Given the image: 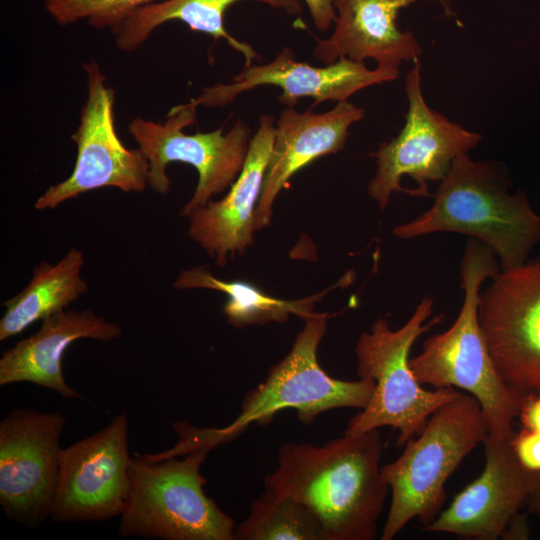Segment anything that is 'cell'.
Here are the masks:
<instances>
[{"mask_svg": "<svg viewBox=\"0 0 540 540\" xmlns=\"http://www.w3.org/2000/svg\"><path fill=\"white\" fill-rule=\"evenodd\" d=\"M364 114L363 108L348 101L324 113H314L312 107L302 113L292 107L281 111L256 210V231L270 224L274 201L289 179L314 160L341 151L350 126Z\"/></svg>", "mask_w": 540, "mask_h": 540, "instance_id": "obj_17", "label": "cell"}, {"mask_svg": "<svg viewBox=\"0 0 540 540\" xmlns=\"http://www.w3.org/2000/svg\"><path fill=\"white\" fill-rule=\"evenodd\" d=\"M482 473L458 493L424 531L449 533L464 539L496 540L502 536L529 492L530 471L517 459L511 439L488 434L483 441Z\"/></svg>", "mask_w": 540, "mask_h": 540, "instance_id": "obj_15", "label": "cell"}, {"mask_svg": "<svg viewBox=\"0 0 540 540\" xmlns=\"http://www.w3.org/2000/svg\"><path fill=\"white\" fill-rule=\"evenodd\" d=\"M196 109L190 101L173 107L164 122L135 117L128 126L148 161L147 183L154 192H169L171 180L166 167L171 162L189 164L198 172L196 189L181 209V217H188L233 184L243 168L251 140V131L243 121L236 122L226 134L223 126L210 132L185 134L183 129L196 120Z\"/></svg>", "mask_w": 540, "mask_h": 540, "instance_id": "obj_8", "label": "cell"}, {"mask_svg": "<svg viewBox=\"0 0 540 540\" xmlns=\"http://www.w3.org/2000/svg\"><path fill=\"white\" fill-rule=\"evenodd\" d=\"M310 12L315 27L325 32L332 22L336 20V10L334 0H303Z\"/></svg>", "mask_w": 540, "mask_h": 540, "instance_id": "obj_26", "label": "cell"}, {"mask_svg": "<svg viewBox=\"0 0 540 540\" xmlns=\"http://www.w3.org/2000/svg\"><path fill=\"white\" fill-rule=\"evenodd\" d=\"M84 254L71 248L55 264L41 262L33 270L26 287L2 303L5 307L0 320V341L21 334L38 320L65 310L88 290L81 277Z\"/></svg>", "mask_w": 540, "mask_h": 540, "instance_id": "obj_21", "label": "cell"}, {"mask_svg": "<svg viewBox=\"0 0 540 540\" xmlns=\"http://www.w3.org/2000/svg\"><path fill=\"white\" fill-rule=\"evenodd\" d=\"M131 461L126 413L63 448L52 521H103L120 516L130 490Z\"/></svg>", "mask_w": 540, "mask_h": 540, "instance_id": "obj_13", "label": "cell"}, {"mask_svg": "<svg viewBox=\"0 0 540 540\" xmlns=\"http://www.w3.org/2000/svg\"><path fill=\"white\" fill-rule=\"evenodd\" d=\"M434 301L425 296L399 329H392L386 318L376 319L356 343L359 378H370L375 389L368 405L347 424L344 434H360L389 426L399 431L397 446L418 435L431 414L460 395L453 387L427 390L410 367V351L416 340L443 321V315L426 320L433 313Z\"/></svg>", "mask_w": 540, "mask_h": 540, "instance_id": "obj_5", "label": "cell"}, {"mask_svg": "<svg viewBox=\"0 0 540 540\" xmlns=\"http://www.w3.org/2000/svg\"><path fill=\"white\" fill-rule=\"evenodd\" d=\"M119 325L89 309L63 310L42 320L37 332L4 351L0 358V385L29 382L57 392L66 399L81 395L65 381L62 360L68 347L79 339L112 341Z\"/></svg>", "mask_w": 540, "mask_h": 540, "instance_id": "obj_19", "label": "cell"}, {"mask_svg": "<svg viewBox=\"0 0 540 540\" xmlns=\"http://www.w3.org/2000/svg\"><path fill=\"white\" fill-rule=\"evenodd\" d=\"M350 279L348 274L336 285L321 293L298 300H283L265 293L253 283L243 280H221L206 267L198 266L180 272L173 287L179 290L210 289L224 293L227 300L223 311L228 323L233 327L243 328L270 322L285 323L290 315H296L304 320L314 313V305L318 300Z\"/></svg>", "mask_w": 540, "mask_h": 540, "instance_id": "obj_22", "label": "cell"}, {"mask_svg": "<svg viewBox=\"0 0 540 540\" xmlns=\"http://www.w3.org/2000/svg\"><path fill=\"white\" fill-rule=\"evenodd\" d=\"M408 111L399 134L382 142L369 155L376 159L377 169L368 184V194L384 210L394 192L417 197H432L429 181H441L452 162L468 153L482 140L480 134L431 109L421 88L418 60L405 81Z\"/></svg>", "mask_w": 540, "mask_h": 540, "instance_id": "obj_9", "label": "cell"}, {"mask_svg": "<svg viewBox=\"0 0 540 540\" xmlns=\"http://www.w3.org/2000/svg\"><path fill=\"white\" fill-rule=\"evenodd\" d=\"M477 399L460 393L438 407L402 454L381 466L391 504L381 540L393 539L412 519L426 527L441 513L445 483L462 460L488 436Z\"/></svg>", "mask_w": 540, "mask_h": 540, "instance_id": "obj_4", "label": "cell"}, {"mask_svg": "<svg viewBox=\"0 0 540 540\" xmlns=\"http://www.w3.org/2000/svg\"><path fill=\"white\" fill-rule=\"evenodd\" d=\"M378 429L344 434L322 446L287 441L265 490L310 509L329 540H373L390 491L381 475Z\"/></svg>", "mask_w": 540, "mask_h": 540, "instance_id": "obj_1", "label": "cell"}, {"mask_svg": "<svg viewBox=\"0 0 540 540\" xmlns=\"http://www.w3.org/2000/svg\"><path fill=\"white\" fill-rule=\"evenodd\" d=\"M508 185L503 167L496 162L461 154L432 194V206L396 226L393 234L405 240L437 232L464 234L488 246L500 270L519 266L540 241V215L524 191L509 194Z\"/></svg>", "mask_w": 540, "mask_h": 540, "instance_id": "obj_2", "label": "cell"}, {"mask_svg": "<svg viewBox=\"0 0 540 540\" xmlns=\"http://www.w3.org/2000/svg\"><path fill=\"white\" fill-rule=\"evenodd\" d=\"M480 292L479 324L502 379L540 393V258L499 270Z\"/></svg>", "mask_w": 540, "mask_h": 540, "instance_id": "obj_11", "label": "cell"}, {"mask_svg": "<svg viewBox=\"0 0 540 540\" xmlns=\"http://www.w3.org/2000/svg\"><path fill=\"white\" fill-rule=\"evenodd\" d=\"M519 416L525 429L540 433V393L526 398Z\"/></svg>", "mask_w": 540, "mask_h": 540, "instance_id": "obj_27", "label": "cell"}, {"mask_svg": "<svg viewBox=\"0 0 540 540\" xmlns=\"http://www.w3.org/2000/svg\"><path fill=\"white\" fill-rule=\"evenodd\" d=\"M211 451L132 458L130 490L118 534L164 540H234L235 522L204 491L202 463Z\"/></svg>", "mask_w": 540, "mask_h": 540, "instance_id": "obj_6", "label": "cell"}, {"mask_svg": "<svg viewBox=\"0 0 540 540\" xmlns=\"http://www.w3.org/2000/svg\"><path fill=\"white\" fill-rule=\"evenodd\" d=\"M328 318L326 313L314 312L303 320L304 327L288 354L269 368L262 383L244 395L236 419L224 428H214L219 443L231 441L252 422L269 425L281 410L294 409L299 421L310 425L323 412L368 405L375 389L372 379H336L319 364L317 350Z\"/></svg>", "mask_w": 540, "mask_h": 540, "instance_id": "obj_7", "label": "cell"}, {"mask_svg": "<svg viewBox=\"0 0 540 540\" xmlns=\"http://www.w3.org/2000/svg\"><path fill=\"white\" fill-rule=\"evenodd\" d=\"M526 504L529 512L540 515V472H530Z\"/></svg>", "mask_w": 540, "mask_h": 540, "instance_id": "obj_28", "label": "cell"}, {"mask_svg": "<svg viewBox=\"0 0 540 540\" xmlns=\"http://www.w3.org/2000/svg\"><path fill=\"white\" fill-rule=\"evenodd\" d=\"M234 540H329L317 516L300 502L265 490L235 527Z\"/></svg>", "mask_w": 540, "mask_h": 540, "instance_id": "obj_23", "label": "cell"}, {"mask_svg": "<svg viewBox=\"0 0 540 540\" xmlns=\"http://www.w3.org/2000/svg\"><path fill=\"white\" fill-rule=\"evenodd\" d=\"M274 119L259 116V126L250 140L243 168L220 200H210L194 209L188 235L219 266L243 254L253 244L255 215L274 143Z\"/></svg>", "mask_w": 540, "mask_h": 540, "instance_id": "obj_16", "label": "cell"}, {"mask_svg": "<svg viewBox=\"0 0 540 540\" xmlns=\"http://www.w3.org/2000/svg\"><path fill=\"white\" fill-rule=\"evenodd\" d=\"M416 1L334 0L335 29L329 38L316 39L314 58L326 65L342 57L355 62L371 58L379 67L396 70L402 62L418 60L423 53L420 43L396 23L400 10Z\"/></svg>", "mask_w": 540, "mask_h": 540, "instance_id": "obj_18", "label": "cell"}, {"mask_svg": "<svg viewBox=\"0 0 540 540\" xmlns=\"http://www.w3.org/2000/svg\"><path fill=\"white\" fill-rule=\"evenodd\" d=\"M511 444L521 465L530 472H540V433L524 429L513 435Z\"/></svg>", "mask_w": 540, "mask_h": 540, "instance_id": "obj_25", "label": "cell"}, {"mask_svg": "<svg viewBox=\"0 0 540 540\" xmlns=\"http://www.w3.org/2000/svg\"><path fill=\"white\" fill-rule=\"evenodd\" d=\"M499 270L488 246L472 238L467 241L460 264L464 298L457 318L446 331L426 338L421 352L409 363L421 385L457 387L475 397L489 435L510 440L513 421L528 396L508 385L498 373L478 320L481 285Z\"/></svg>", "mask_w": 540, "mask_h": 540, "instance_id": "obj_3", "label": "cell"}, {"mask_svg": "<svg viewBox=\"0 0 540 540\" xmlns=\"http://www.w3.org/2000/svg\"><path fill=\"white\" fill-rule=\"evenodd\" d=\"M66 424L60 413L14 409L0 422V505L18 523L50 518Z\"/></svg>", "mask_w": 540, "mask_h": 540, "instance_id": "obj_12", "label": "cell"}, {"mask_svg": "<svg viewBox=\"0 0 540 540\" xmlns=\"http://www.w3.org/2000/svg\"><path fill=\"white\" fill-rule=\"evenodd\" d=\"M159 0H44L49 15L61 26L85 20L96 29L115 30L132 12Z\"/></svg>", "mask_w": 540, "mask_h": 540, "instance_id": "obj_24", "label": "cell"}, {"mask_svg": "<svg viewBox=\"0 0 540 540\" xmlns=\"http://www.w3.org/2000/svg\"><path fill=\"white\" fill-rule=\"evenodd\" d=\"M87 99L71 138L77 147L70 176L50 186L35 202L36 210L55 209L65 201L103 187L143 192L148 186V161L142 151L128 149L114 122L115 92L96 62L84 64Z\"/></svg>", "mask_w": 540, "mask_h": 540, "instance_id": "obj_10", "label": "cell"}, {"mask_svg": "<svg viewBox=\"0 0 540 540\" xmlns=\"http://www.w3.org/2000/svg\"><path fill=\"white\" fill-rule=\"evenodd\" d=\"M398 77L399 70L379 66L371 70L364 62H355L346 57L323 67L313 66L298 61L294 52L284 47L272 61L244 66L231 83L206 87L191 102L196 106H225L243 92L271 85L281 89L277 97L280 104L294 108L300 98L311 97L314 106L324 101H347L361 89Z\"/></svg>", "mask_w": 540, "mask_h": 540, "instance_id": "obj_14", "label": "cell"}, {"mask_svg": "<svg viewBox=\"0 0 540 540\" xmlns=\"http://www.w3.org/2000/svg\"><path fill=\"white\" fill-rule=\"evenodd\" d=\"M242 0H163L138 8L115 30V45L124 52H134L152 34L169 21H181L192 31L206 33L214 39L223 38L245 58V66L259 58L247 43L231 36L224 26V15L234 3ZM296 15L301 11L298 0H256Z\"/></svg>", "mask_w": 540, "mask_h": 540, "instance_id": "obj_20", "label": "cell"}]
</instances>
